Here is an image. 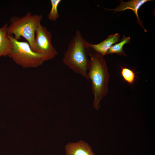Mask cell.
<instances>
[{
  "mask_svg": "<svg viewBox=\"0 0 155 155\" xmlns=\"http://www.w3.org/2000/svg\"><path fill=\"white\" fill-rule=\"evenodd\" d=\"M90 63L87 75L92 83L94 95L93 105L96 110L100 107L101 100L108 93V83L110 77L104 57L89 48Z\"/></svg>",
  "mask_w": 155,
  "mask_h": 155,
  "instance_id": "obj_1",
  "label": "cell"
},
{
  "mask_svg": "<svg viewBox=\"0 0 155 155\" xmlns=\"http://www.w3.org/2000/svg\"><path fill=\"white\" fill-rule=\"evenodd\" d=\"M88 43L77 30L69 43L63 59L65 65L88 81L87 73L90 63Z\"/></svg>",
  "mask_w": 155,
  "mask_h": 155,
  "instance_id": "obj_2",
  "label": "cell"
},
{
  "mask_svg": "<svg viewBox=\"0 0 155 155\" xmlns=\"http://www.w3.org/2000/svg\"><path fill=\"white\" fill-rule=\"evenodd\" d=\"M41 15L27 12L22 17H12L7 28L8 35H12L18 40L21 37L24 38L32 49L34 44L35 32L42 19Z\"/></svg>",
  "mask_w": 155,
  "mask_h": 155,
  "instance_id": "obj_3",
  "label": "cell"
},
{
  "mask_svg": "<svg viewBox=\"0 0 155 155\" xmlns=\"http://www.w3.org/2000/svg\"><path fill=\"white\" fill-rule=\"evenodd\" d=\"M8 36L12 43L8 57L16 64L24 68H35L45 61L42 57L32 51L27 42L19 41L12 35Z\"/></svg>",
  "mask_w": 155,
  "mask_h": 155,
  "instance_id": "obj_4",
  "label": "cell"
},
{
  "mask_svg": "<svg viewBox=\"0 0 155 155\" xmlns=\"http://www.w3.org/2000/svg\"><path fill=\"white\" fill-rule=\"evenodd\" d=\"M52 35L47 28L40 24L35 31L34 46L32 49L35 53L42 57L45 61L52 60L58 53L52 44Z\"/></svg>",
  "mask_w": 155,
  "mask_h": 155,
  "instance_id": "obj_5",
  "label": "cell"
},
{
  "mask_svg": "<svg viewBox=\"0 0 155 155\" xmlns=\"http://www.w3.org/2000/svg\"><path fill=\"white\" fill-rule=\"evenodd\" d=\"M65 149V155H96L88 144L82 140L68 142Z\"/></svg>",
  "mask_w": 155,
  "mask_h": 155,
  "instance_id": "obj_6",
  "label": "cell"
},
{
  "mask_svg": "<svg viewBox=\"0 0 155 155\" xmlns=\"http://www.w3.org/2000/svg\"><path fill=\"white\" fill-rule=\"evenodd\" d=\"M151 0H131L127 2L121 0L120 4L117 7L113 9H106L113 11L115 13L117 12L123 11L126 9L132 10L135 13L138 24L143 28L145 32L147 30L144 29L142 22L139 17L138 11L140 7L146 2L151 1Z\"/></svg>",
  "mask_w": 155,
  "mask_h": 155,
  "instance_id": "obj_7",
  "label": "cell"
},
{
  "mask_svg": "<svg viewBox=\"0 0 155 155\" xmlns=\"http://www.w3.org/2000/svg\"><path fill=\"white\" fill-rule=\"evenodd\" d=\"M120 36L118 33L109 35L105 40L96 44L88 43L89 48L93 51L104 56L112 46L119 42Z\"/></svg>",
  "mask_w": 155,
  "mask_h": 155,
  "instance_id": "obj_8",
  "label": "cell"
},
{
  "mask_svg": "<svg viewBox=\"0 0 155 155\" xmlns=\"http://www.w3.org/2000/svg\"><path fill=\"white\" fill-rule=\"evenodd\" d=\"M8 25L6 23L0 27V58L2 56H8L12 46V42L7 32Z\"/></svg>",
  "mask_w": 155,
  "mask_h": 155,
  "instance_id": "obj_9",
  "label": "cell"
},
{
  "mask_svg": "<svg viewBox=\"0 0 155 155\" xmlns=\"http://www.w3.org/2000/svg\"><path fill=\"white\" fill-rule=\"evenodd\" d=\"M130 36L126 37L123 35L119 42L113 45L108 51L107 55L115 54L119 55L126 56L125 53L123 50L124 45L126 44L130 43Z\"/></svg>",
  "mask_w": 155,
  "mask_h": 155,
  "instance_id": "obj_10",
  "label": "cell"
},
{
  "mask_svg": "<svg viewBox=\"0 0 155 155\" xmlns=\"http://www.w3.org/2000/svg\"><path fill=\"white\" fill-rule=\"evenodd\" d=\"M51 9L48 15L49 20L53 21H56L60 17L58 10L59 5L62 1L61 0H51Z\"/></svg>",
  "mask_w": 155,
  "mask_h": 155,
  "instance_id": "obj_11",
  "label": "cell"
},
{
  "mask_svg": "<svg viewBox=\"0 0 155 155\" xmlns=\"http://www.w3.org/2000/svg\"><path fill=\"white\" fill-rule=\"evenodd\" d=\"M121 73L124 80L130 85H132L135 80V73L131 69L126 67H122Z\"/></svg>",
  "mask_w": 155,
  "mask_h": 155,
  "instance_id": "obj_12",
  "label": "cell"
}]
</instances>
